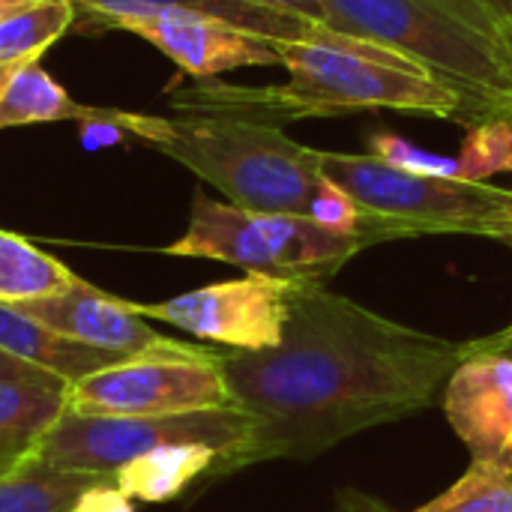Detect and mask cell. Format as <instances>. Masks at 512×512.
<instances>
[{
  "instance_id": "obj_14",
  "label": "cell",
  "mask_w": 512,
  "mask_h": 512,
  "mask_svg": "<svg viewBox=\"0 0 512 512\" xmlns=\"http://www.w3.org/2000/svg\"><path fill=\"white\" fill-rule=\"evenodd\" d=\"M0 351L66 384H75L123 360L120 354L72 342L9 303H0Z\"/></svg>"
},
{
  "instance_id": "obj_2",
  "label": "cell",
  "mask_w": 512,
  "mask_h": 512,
  "mask_svg": "<svg viewBox=\"0 0 512 512\" xmlns=\"http://www.w3.org/2000/svg\"><path fill=\"white\" fill-rule=\"evenodd\" d=\"M288 78L270 87L198 81L171 99L177 114H234L267 123L336 117L360 108L417 111L438 120H465V102L414 60L378 42L339 33L327 24L309 39L276 42Z\"/></svg>"
},
{
  "instance_id": "obj_21",
  "label": "cell",
  "mask_w": 512,
  "mask_h": 512,
  "mask_svg": "<svg viewBox=\"0 0 512 512\" xmlns=\"http://www.w3.org/2000/svg\"><path fill=\"white\" fill-rule=\"evenodd\" d=\"M414 512H512V468L471 462L447 492Z\"/></svg>"
},
{
  "instance_id": "obj_18",
  "label": "cell",
  "mask_w": 512,
  "mask_h": 512,
  "mask_svg": "<svg viewBox=\"0 0 512 512\" xmlns=\"http://www.w3.org/2000/svg\"><path fill=\"white\" fill-rule=\"evenodd\" d=\"M114 474H84L27 459L21 468L0 477V512H69L75 501L108 483Z\"/></svg>"
},
{
  "instance_id": "obj_8",
  "label": "cell",
  "mask_w": 512,
  "mask_h": 512,
  "mask_svg": "<svg viewBox=\"0 0 512 512\" xmlns=\"http://www.w3.org/2000/svg\"><path fill=\"white\" fill-rule=\"evenodd\" d=\"M216 408H234L219 354L177 339L123 357L66 390V411L78 417H174Z\"/></svg>"
},
{
  "instance_id": "obj_28",
  "label": "cell",
  "mask_w": 512,
  "mask_h": 512,
  "mask_svg": "<svg viewBox=\"0 0 512 512\" xmlns=\"http://www.w3.org/2000/svg\"><path fill=\"white\" fill-rule=\"evenodd\" d=\"M12 75H15V69L0 66V99H3V93H6V87H9V81H12Z\"/></svg>"
},
{
  "instance_id": "obj_22",
  "label": "cell",
  "mask_w": 512,
  "mask_h": 512,
  "mask_svg": "<svg viewBox=\"0 0 512 512\" xmlns=\"http://www.w3.org/2000/svg\"><path fill=\"white\" fill-rule=\"evenodd\" d=\"M459 159L462 180L489 183L486 177L512 171V123L507 117L474 123Z\"/></svg>"
},
{
  "instance_id": "obj_23",
  "label": "cell",
  "mask_w": 512,
  "mask_h": 512,
  "mask_svg": "<svg viewBox=\"0 0 512 512\" xmlns=\"http://www.w3.org/2000/svg\"><path fill=\"white\" fill-rule=\"evenodd\" d=\"M369 153L378 156L381 162L399 168V171H408V174H423V177H459V180H462L459 159L429 153V150L411 144L408 138H402V135H396V132H375V135L369 138Z\"/></svg>"
},
{
  "instance_id": "obj_5",
  "label": "cell",
  "mask_w": 512,
  "mask_h": 512,
  "mask_svg": "<svg viewBox=\"0 0 512 512\" xmlns=\"http://www.w3.org/2000/svg\"><path fill=\"white\" fill-rule=\"evenodd\" d=\"M327 180L363 210L378 243L423 234H471L512 243V189L399 171L372 153L315 150Z\"/></svg>"
},
{
  "instance_id": "obj_27",
  "label": "cell",
  "mask_w": 512,
  "mask_h": 512,
  "mask_svg": "<svg viewBox=\"0 0 512 512\" xmlns=\"http://www.w3.org/2000/svg\"><path fill=\"white\" fill-rule=\"evenodd\" d=\"M483 6H489L507 27L512 30V0H480Z\"/></svg>"
},
{
  "instance_id": "obj_13",
  "label": "cell",
  "mask_w": 512,
  "mask_h": 512,
  "mask_svg": "<svg viewBox=\"0 0 512 512\" xmlns=\"http://www.w3.org/2000/svg\"><path fill=\"white\" fill-rule=\"evenodd\" d=\"M75 12L93 18L99 27H120L123 21L156 15V12H198L228 21L240 30L258 33L273 42L309 39L321 21H309L294 12L267 9L249 0H72Z\"/></svg>"
},
{
  "instance_id": "obj_17",
  "label": "cell",
  "mask_w": 512,
  "mask_h": 512,
  "mask_svg": "<svg viewBox=\"0 0 512 512\" xmlns=\"http://www.w3.org/2000/svg\"><path fill=\"white\" fill-rule=\"evenodd\" d=\"M114 108L81 105L69 90L48 75V69L33 60L15 69L3 99H0V129L33 126V123H84L111 129Z\"/></svg>"
},
{
  "instance_id": "obj_9",
  "label": "cell",
  "mask_w": 512,
  "mask_h": 512,
  "mask_svg": "<svg viewBox=\"0 0 512 512\" xmlns=\"http://www.w3.org/2000/svg\"><path fill=\"white\" fill-rule=\"evenodd\" d=\"M300 285L246 273L240 279L213 282L159 303H135L132 312L144 321H165L201 342L225 351H267L282 345L291 312V297Z\"/></svg>"
},
{
  "instance_id": "obj_31",
  "label": "cell",
  "mask_w": 512,
  "mask_h": 512,
  "mask_svg": "<svg viewBox=\"0 0 512 512\" xmlns=\"http://www.w3.org/2000/svg\"><path fill=\"white\" fill-rule=\"evenodd\" d=\"M507 333H512V324H510V327H507Z\"/></svg>"
},
{
  "instance_id": "obj_12",
  "label": "cell",
  "mask_w": 512,
  "mask_h": 512,
  "mask_svg": "<svg viewBox=\"0 0 512 512\" xmlns=\"http://www.w3.org/2000/svg\"><path fill=\"white\" fill-rule=\"evenodd\" d=\"M18 309L72 342L111 351L120 357L144 354L168 339L156 333L141 315H135L129 300L105 294L84 279L57 297L18 303Z\"/></svg>"
},
{
  "instance_id": "obj_3",
  "label": "cell",
  "mask_w": 512,
  "mask_h": 512,
  "mask_svg": "<svg viewBox=\"0 0 512 512\" xmlns=\"http://www.w3.org/2000/svg\"><path fill=\"white\" fill-rule=\"evenodd\" d=\"M324 24L399 51L465 102V120L512 111V30L480 0H321Z\"/></svg>"
},
{
  "instance_id": "obj_11",
  "label": "cell",
  "mask_w": 512,
  "mask_h": 512,
  "mask_svg": "<svg viewBox=\"0 0 512 512\" xmlns=\"http://www.w3.org/2000/svg\"><path fill=\"white\" fill-rule=\"evenodd\" d=\"M444 414L474 462L512 468V363L504 354L480 351L450 375Z\"/></svg>"
},
{
  "instance_id": "obj_30",
  "label": "cell",
  "mask_w": 512,
  "mask_h": 512,
  "mask_svg": "<svg viewBox=\"0 0 512 512\" xmlns=\"http://www.w3.org/2000/svg\"><path fill=\"white\" fill-rule=\"evenodd\" d=\"M504 117H507V120H510V123H512V111H510V114H504Z\"/></svg>"
},
{
  "instance_id": "obj_15",
  "label": "cell",
  "mask_w": 512,
  "mask_h": 512,
  "mask_svg": "<svg viewBox=\"0 0 512 512\" xmlns=\"http://www.w3.org/2000/svg\"><path fill=\"white\" fill-rule=\"evenodd\" d=\"M66 390L69 384L0 381V477L33 459L66 411Z\"/></svg>"
},
{
  "instance_id": "obj_29",
  "label": "cell",
  "mask_w": 512,
  "mask_h": 512,
  "mask_svg": "<svg viewBox=\"0 0 512 512\" xmlns=\"http://www.w3.org/2000/svg\"><path fill=\"white\" fill-rule=\"evenodd\" d=\"M21 3H27V0H0V18H3L6 12H12L15 6H21Z\"/></svg>"
},
{
  "instance_id": "obj_6",
  "label": "cell",
  "mask_w": 512,
  "mask_h": 512,
  "mask_svg": "<svg viewBox=\"0 0 512 512\" xmlns=\"http://www.w3.org/2000/svg\"><path fill=\"white\" fill-rule=\"evenodd\" d=\"M369 246V240L330 231L309 216L246 210L195 192L183 237L162 252L174 258L222 261L294 285L327 288V282Z\"/></svg>"
},
{
  "instance_id": "obj_1",
  "label": "cell",
  "mask_w": 512,
  "mask_h": 512,
  "mask_svg": "<svg viewBox=\"0 0 512 512\" xmlns=\"http://www.w3.org/2000/svg\"><path fill=\"white\" fill-rule=\"evenodd\" d=\"M216 354L234 405L252 420L243 471L273 459L306 462L435 408L474 342L414 330L351 297L300 285L282 345Z\"/></svg>"
},
{
  "instance_id": "obj_16",
  "label": "cell",
  "mask_w": 512,
  "mask_h": 512,
  "mask_svg": "<svg viewBox=\"0 0 512 512\" xmlns=\"http://www.w3.org/2000/svg\"><path fill=\"white\" fill-rule=\"evenodd\" d=\"M219 453L207 444H165L114 471V486L129 501L165 504L180 498L192 483L213 480Z\"/></svg>"
},
{
  "instance_id": "obj_24",
  "label": "cell",
  "mask_w": 512,
  "mask_h": 512,
  "mask_svg": "<svg viewBox=\"0 0 512 512\" xmlns=\"http://www.w3.org/2000/svg\"><path fill=\"white\" fill-rule=\"evenodd\" d=\"M69 512H135L132 501L114 486V477L102 486L87 489Z\"/></svg>"
},
{
  "instance_id": "obj_10",
  "label": "cell",
  "mask_w": 512,
  "mask_h": 512,
  "mask_svg": "<svg viewBox=\"0 0 512 512\" xmlns=\"http://www.w3.org/2000/svg\"><path fill=\"white\" fill-rule=\"evenodd\" d=\"M120 30L141 36L198 81L246 66H282L273 39L198 12H156L123 21Z\"/></svg>"
},
{
  "instance_id": "obj_19",
  "label": "cell",
  "mask_w": 512,
  "mask_h": 512,
  "mask_svg": "<svg viewBox=\"0 0 512 512\" xmlns=\"http://www.w3.org/2000/svg\"><path fill=\"white\" fill-rule=\"evenodd\" d=\"M78 282L81 276L72 273L51 252L39 249L15 231L0 228V303L18 306L57 297Z\"/></svg>"
},
{
  "instance_id": "obj_26",
  "label": "cell",
  "mask_w": 512,
  "mask_h": 512,
  "mask_svg": "<svg viewBox=\"0 0 512 512\" xmlns=\"http://www.w3.org/2000/svg\"><path fill=\"white\" fill-rule=\"evenodd\" d=\"M249 3H258V6H267V9H279V12H294V15H303L309 21H321L324 24L321 0H249Z\"/></svg>"
},
{
  "instance_id": "obj_7",
  "label": "cell",
  "mask_w": 512,
  "mask_h": 512,
  "mask_svg": "<svg viewBox=\"0 0 512 512\" xmlns=\"http://www.w3.org/2000/svg\"><path fill=\"white\" fill-rule=\"evenodd\" d=\"M252 438V420L234 408L174 414V417H63L39 441L33 459L84 474H114L132 459L165 444H207L219 453L216 477L240 471V456Z\"/></svg>"
},
{
  "instance_id": "obj_20",
  "label": "cell",
  "mask_w": 512,
  "mask_h": 512,
  "mask_svg": "<svg viewBox=\"0 0 512 512\" xmlns=\"http://www.w3.org/2000/svg\"><path fill=\"white\" fill-rule=\"evenodd\" d=\"M72 0H27L0 18V66L18 69L39 60L72 24Z\"/></svg>"
},
{
  "instance_id": "obj_25",
  "label": "cell",
  "mask_w": 512,
  "mask_h": 512,
  "mask_svg": "<svg viewBox=\"0 0 512 512\" xmlns=\"http://www.w3.org/2000/svg\"><path fill=\"white\" fill-rule=\"evenodd\" d=\"M0 381H30V384H66V381H60V378H54V375H48V372H42V369H33V366L21 363V360L9 357V354H3V351H0Z\"/></svg>"
},
{
  "instance_id": "obj_4",
  "label": "cell",
  "mask_w": 512,
  "mask_h": 512,
  "mask_svg": "<svg viewBox=\"0 0 512 512\" xmlns=\"http://www.w3.org/2000/svg\"><path fill=\"white\" fill-rule=\"evenodd\" d=\"M111 129L180 162L219 189L228 204L261 213L309 216L324 186L315 147L282 126L234 114H135L114 108Z\"/></svg>"
}]
</instances>
